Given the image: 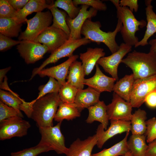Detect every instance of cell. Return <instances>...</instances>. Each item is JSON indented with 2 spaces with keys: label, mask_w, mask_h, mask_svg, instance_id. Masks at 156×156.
<instances>
[{
  "label": "cell",
  "mask_w": 156,
  "mask_h": 156,
  "mask_svg": "<svg viewBox=\"0 0 156 156\" xmlns=\"http://www.w3.org/2000/svg\"><path fill=\"white\" fill-rule=\"evenodd\" d=\"M105 55L103 49L98 47L88 48L86 52L80 54L79 58L85 75H88L91 73L98 60Z\"/></svg>",
  "instance_id": "21"
},
{
  "label": "cell",
  "mask_w": 156,
  "mask_h": 156,
  "mask_svg": "<svg viewBox=\"0 0 156 156\" xmlns=\"http://www.w3.org/2000/svg\"><path fill=\"white\" fill-rule=\"evenodd\" d=\"M110 1L116 8L117 18L121 21L122 26L120 32L124 43L128 45L135 46L139 41L135 34L139 30V27L142 28L146 26V22L144 20H137L133 12L127 7H120L119 0Z\"/></svg>",
  "instance_id": "4"
},
{
  "label": "cell",
  "mask_w": 156,
  "mask_h": 156,
  "mask_svg": "<svg viewBox=\"0 0 156 156\" xmlns=\"http://www.w3.org/2000/svg\"><path fill=\"white\" fill-rule=\"evenodd\" d=\"M80 112L75 103L62 102L59 105L54 118L55 121L62 122L64 120H72L80 116Z\"/></svg>",
  "instance_id": "27"
},
{
  "label": "cell",
  "mask_w": 156,
  "mask_h": 156,
  "mask_svg": "<svg viewBox=\"0 0 156 156\" xmlns=\"http://www.w3.org/2000/svg\"><path fill=\"white\" fill-rule=\"evenodd\" d=\"M148 44L151 46L150 51L156 53V38L150 40Z\"/></svg>",
  "instance_id": "47"
},
{
  "label": "cell",
  "mask_w": 156,
  "mask_h": 156,
  "mask_svg": "<svg viewBox=\"0 0 156 156\" xmlns=\"http://www.w3.org/2000/svg\"><path fill=\"white\" fill-rule=\"evenodd\" d=\"M78 89L66 82L60 88L58 94L62 101L67 103H73L74 101Z\"/></svg>",
  "instance_id": "34"
},
{
  "label": "cell",
  "mask_w": 156,
  "mask_h": 156,
  "mask_svg": "<svg viewBox=\"0 0 156 156\" xmlns=\"http://www.w3.org/2000/svg\"><path fill=\"white\" fill-rule=\"evenodd\" d=\"M73 2L77 7L79 5H86L91 6L98 11H105L107 8L105 3L99 0H74Z\"/></svg>",
  "instance_id": "38"
},
{
  "label": "cell",
  "mask_w": 156,
  "mask_h": 156,
  "mask_svg": "<svg viewBox=\"0 0 156 156\" xmlns=\"http://www.w3.org/2000/svg\"><path fill=\"white\" fill-rule=\"evenodd\" d=\"M122 26L121 19L118 18L117 23L114 30L112 31L105 32L102 31L99 21H93L91 18L87 19L83 24L81 34L84 38L99 44H104L109 48L112 54L116 52L119 48L116 41V37L120 32Z\"/></svg>",
  "instance_id": "3"
},
{
  "label": "cell",
  "mask_w": 156,
  "mask_h": 156,
  "mask_svg": "<svg viewBox=\"0 0 156 156\" xmlns=\"http://www.w3.org/2000/svg\"><path fill=\"white\" fill-rule=\"evenodd\" d=\"M11 67L2 69L0 70V84L2 83V81L4 78L6 76L5 75L7 72L11 69Z\"/></svg>",
  "instance_id": "46"
},
{
  "label": "cell",
  "mask_w": 156,
  "mask_h": 156,
  "mask_svg": "<svg viewBox=\"0 0 156 156\" xmlns=\"http://www.w3.org/2000/svg\"><path fill=\"white\" fill-rule=\"evenodd\" d=\"M16 12L8 0H0V18H14Z\"/></svg>",
  "instance_id": "37"
},
{
  "label": "cell",
  "mask_w": 156,
  "mask_h": 156,
  "mask_svg": "<svg viewBox=\"0 0 156 156\" xmlns=\"http://www.w3.org/2000/svg\"><path fill=\"white\" fill-rule=\"evenodd\" d=\"M62 85L54 78L49 77L48 82L45 84L40 86L38 89V95L34 99L36 100L46 95L51 93L58 92Z\"/></svg>",
  "instance_id": "36"
},
{
  "label": "cell",
  "mask_w": 156,
  "mask_h": 156,
  "mask_svg": "<svg viewBox=\"0 0 156 156\" xmlns=\"http://www.w3.org/2000/svg\"><path fill=\"white\" fill-rule=\"evenodd\" d=\"M17 49L27 64L34 63L43 58L49 49L45 45L34 41L23 40L17 45Z\"/></svg>",
  "instance_id": "11"
},
{
  "label": "cell",
  "mask_w": 156,
  "mask_h": 156,
  "mask_svg": "<svg viewBox=\"0 0 156 156\" xmlns=\"http://www.w3.org/2000/svg\"><path fill=\"white\" fill-rule=\"evenodd\" d=\"M85 75L82 63L77 60L70 65L67 76V82L78 90L82 89L84 86Z\"/></svg>",
  "instance_id": "24"
},
{
  "label": "cell",
  "mask_w": 156,
  "mask_h": 156,
  "mask_svg": "<svg viewBox=\"0 0 156 156\" xmlns=\"http://www.w3.org/2000/svg\"><path fill=\"white\" fill-rule=\"evenodd\" d=\"M16 116H19V115L15 109L0 101V122L5 119Z\"/></svg>",
  "instance_id": "40"
},
{
  "label": "cell",
  "mask_w": 156,
  "mask_h": 156,
  "mask_svg": "<svg viewBox=\"0 0 156 156\" xmlns=\"http://www.w3.org/2000/svg\"><path fill=\"white\" fill-rule=\"evenodd\" d=\"M147 127L145 135L146 141L148 143L156 139V118H152L146 121Z\"/></svg>",
  "instance_id": "39"
},
{
  "label": "cell",
  "mask_w": 156,
  "mask_h": 156,
  "mask_svg": "<svg viewBox=\"0 0 156 156\" xmlns=\"http://www.w3.org/2000/svg\"><path fill=\"white\" fill-rule=\"evenodd\" d=\"M145 102L150 107H156V92H153L148 94L145 98Z\"/></svg>",
  "instance_id": "44"
},
{
  "label": "cell",
  "mask_w": 156,
  "mask_h": 156,
  "mask_svg": "<svg viewBox=\"0 0 156 156\" xmlns=\"http://www.w3.org/2000/svg\"><path fill=\"white\" fill-rule=\"evenodd\" d=\"M21 40H16L0 34V51H5L16 45L20 44Z\"/></svg>",
  "instance_id": "41"
},
{
  "label": "cell",
  "mask_w": 156,
  "mask_h": 156,
  "mask_svg": "<svg viewBox=\"0 0 156 156\" xmlns=\"http://www.w3.org/2000/svg\"><path fill=\"white\" fill-rule=\"evenodd\" d=\"M100 93L88 87L85 89L78 90L74 103L81 112L84 108L97 103L100 101Z\"/></svg>",
  "instance_id": "19"
},
{
  "label": "cell",
  "mask_w": 156,
  "mask_h": 156,
  "mask_svg": "<svg viewBox=\"0 0 156 156\" xmlns=\"http://www.w3.org/2000/svg\"><path fill=\"white\" fill-rule=\"evenodd\" d=\"M119 4L121 7H127L132 12H136L138 9L139 5L137 0H121Z\"/></svg>",
  "instance_id": "42"
},
{
  "label": "cell",
  "mask_w": 156,
  "mask_h": 156,
  "mask_svg": "<svg viewBox=\"0 0 156 156\" xmlns=\"http://www.w3.org/2000/svg\"><path fill=\"white\" fill-rule=\"evenodd\" d=\"M69 36L62 30L50 26L34 41L46 46L51 53L64 44Z\"/></svg>",
  "instance_id": "13"
},
{
  "label": "cell",
  "mask_w": 156,
  "mask_h": 156,
  "mask_svg": "<svg viewBox=\"0 0 156 156\" xmlns=\"http://www.w3.org/2000/svg\"><path fill=\"white\" fill-rule=\"evenodd\" d=\"M89 7L86 5H82L77 15L74 18H70L68 16L66 18V22L70 31L69 39L77 40L82 38L81 31L82 27L85 21L88 19L91 18L95 16L98 11L96 9Z\"/></svg>",
  "instance_id": "15"
},
{
  "label": "cell",
  "mask_w": 156,
  "mask_h": 156,
  "mask_svg": "<svg viewBox=\"0 0 156 156\" xmlns=\"http://www.w3.org/2000/svg\"><path fill=\"white\" fill-rule=\"evenodd\" d=\"M58 92L48 94L30 102L33 105L31 118L39 128L53 126V120L62 102Z\"/></svg>",
  "instance_id": "1"
},
{
  "label": "cell",
  "mask_w": 156,
  "mask_h": 156,
  "mask_svg": "<svg viewBox=\"0 0 156 156\" xmlns=\"http://www.w3.org/2000/svg\"><path fill=\"white\" fill-rule=\"evenodd\" d=\"M134 81L133 73L126 75L114 84L113 91L125 100L130 102Z\"/></svg>",
  "instance_id": "25"
},
{
  "label": "cell",
  "mask_w": 156,
  "mask_h": 156,
  "mask_svg": "<svg viewBox=\"0 0 156 156\" xmlns=\"http://www.w3.org/2000/svg\"><path fill=\"white\" fill-rule=\"evenodd\" d=\"M53 149L47 144L40 141L36 146L11 153V156H37Z\"/></svg>",
  "instance_id": "33"
},
{
  "label": "cell",
  "mask_w": 156,
  "mask_h": 156,
  "mask_svg": "<svg viewBox=\"0 0 156 156\" xmlns=\"http://www.w3.org/2000/svg\"><path fill=\"white\" fill-rule=\"evenodd\" d=\"M146 113L140 109L132 114L130 120L131 130L132 134L144 135L147 129L146 121Z\"/></svg>",
  "instance_id": "28"
},
{
  "label": "cell",
  "mask_w": 156,
  "mask_h": 156,
  "mask_svg": "<svg viewBox=\"0 0 156 156\" xmlns=\"http://www.w3.org/2000/svg\"><path fill=\"white\" fill-rule=\"evenodd\" d=\"M96 72L92 77L85 79L84 85L101 93L104 92H111L113 90L115 79L109 77L103 74L101 70L99 65H96Z\"/></svg>",
  "instance_id": "16"
},
{
  "label": "cell",
  "mask_w": 156,
  "mask_h": 156,
  "mask_svg": "<svg viewBox=\"0 0 156 156\" xmlns=\"http://www.w3.org/2000/svg\"><path fill=\"white\" fill-rule=\"evenodd\" d=\"M87 108L89 114L86 122L92 123L94 121H99L104 129L107 130L109 120L107 113V105L104 102L99 101L95 105Z\"/></svg>",
  "instance_id": "23"
},
{
  "label": "cell",
  "mask_w": 156,
  "mask_h": 156,
  "mask_svg": "<svg viewBox=\"0 0 156 156\" xmlns=\"http://www.w3.org/2000/svg\"><path fill=\"white\" fill-rule=\"evenodd\" d=\"M54 5L65 10L71 19L75 18L78 14L81 8L75 6L72 0H57L54 2Z\"/></svg>",
  "instance_id": "35"
},
{
  "label": "cell",
  "mask_w": 156,
  "mask_h": 156,
  "mask_svg": "<svg viewBox=\"0 0 156 156\" xmlns=\"http://www.w3.org/2000/svg\"><path fill=\"white\" fill-rule=\"evenodd\" d=\"M79 55H73L68 57L66 61L57 66L46 69H43L38 72L37 74L41 77L47 76L56 80L62 85L66 82L69 67L71 64L77 60Z\"/></svg>",
  "instance_id": "17"
},
{
  "label": "cell",
  "mask_w": 156,
  "mask_h": 156,
  "mask_svg": "<svg viewBox=\"0 0 156 156\" xmlns=\"http://www.w3.org/2000/svg\"><path fill=\"white\" fill-rule=\"evenodd\" d=\"M22 26L13 18H0V34L8 37H18Z\"/></svg>",
  "instance_id": "30"
},
{
  "label": "cell",
  "mask_w": 156,
  "mask_h": 156,
  "mask_svg": "<svg viewBox=\"0 0 156 156\" xmlns=\"http://www.w3.org/2000/svg\"><path fill=\"white\" fill-rule=\"evenodd\" d=\"M146 141L144 134H132L127 144L133 156H146L148 147Z\"/></svg>",
  "instance_id": "26"
},
{
  "label": "cell",
  "mask_w": 156,
  "mask_h": 156,
  "mask_svg": "<svg viewBox=\"0 0 156 156\" xmlns=\"http://www.w3.org/2000/svg\"><path fill=\"white\" fill-rule=\"evenodd\" d=\"M121 63L131 69L135 80L156 75V53L153 51L146 53L134 50Z\"/></svg>",
  "instance_id": "2"
},
{
  "label": "cell",
  "mask_w": 156,
  "mask_h": 156,
  "mask_svg": "<svg viewBox=\"0 0 156 156\" xmlns=\"http://www.w3.org/2000/svg\"><path fill=\"white\" fill-rule=\"evenodd\" d=\"M91 42L90 40L84 37L77 40L69 39L64 44L51 53L49 57L40 66L33 69L30 80H31L47 65L55 63L62 58L72 56L76 49L81 46L86 45Z\"/></svg>",
  "instance_id": "6"
},
{
  "label": "cell",
  "mask_w": 156,
  "mask_h": 156,
  "mask_svg": "<svg viewBox=\"0 0 156 156\" xmlns=\"http://www.w3.org/2000/svg\"><path fill=\"white\" fill-rule=\"evenodd\" d=\"M62 122L54 126L39 128L41 136L40 141L45 143L58 154H66L68 148L65 145V138L60 130Z\"/></svg>",
  "instance_id": "8"
},
{
  "label": "cell",
  "mask_w": 156,
  "mask_h": 156,
  "mask_svg": "<svg viewBox=\"0 0 156 156\" xmlns=\"http://www.w3.org/2000/svg\"><path fill=\"white\" fill-rule=\"evenodd\" d=\"M48 4L45 0H29L22 9L16 11L14 18L19 24L26 22L27 17L34 12H42L46 8L49 9L53 3Z\"/></svg>",
  "instance_id": "20"
},
{
  "label": "cell",
  "mask_w": 156,
  "mask_h": 156,
  "mask_svg": "<svg viewBox=\"0 0 156 156\" xmlns=\"http://www.w3.org/2000/svg\"><path fill=\"white\" fill-rule=\"evenodd\" d=\"M155 91L156 92V75L135 80L129 103L133 107L139 108L145 102L147 96Z\"/></svg>",
  "instance_id": "9"
},
{
  "label": "cell",
  "mask_w": 156,
  "mask_h": 156,
  "mask_svg": "<svg viewBox=\"0 0 156 156\" xmlns=\"http://www.w3.org/2000/svg\"><path fill=\"white\" fill-rule=\"evenodd\" d=\"M129 133V131L126 132L125 138L120 141L109 148L92 154V156H125L129 151L127 144Z\"/></svg>",
  "instance_id": "29"
},
{
  "label": "cell",
  "mask_w": 156,
  "mask_h": 156,
  "mask_svg": "<svg viewBox=\"0 0 156 156\" xmlns=\"http://www.w3.org/2000/svg\"><path fill=\"white\" fill-rule=\"evenodd\" d=\"M0 123V140H1L25 136L31 127L29 122L19 116L5 119Z\"/></svg>",
  "instance_id": "7"
},
{
  "label": "cell",
  "mask_w": 156,
  "mask_h": 156,
  "mask_svg": "<svg viewBox=\"0 0 156 156\" xmlns=\"http://www.w3.org/2000/svg\"><path fill=\"white\" fill-rule=\"evenodd\" d=\"M125 156H133V155L129 151L125 155Z\"/></svg>",
  "instance_id": "48"
},
{
  "label": "cell",
  "mask_w": 156,
  "mask_h": 156,
  "mask_svg": "<svg viewBox=\"0 0 156 156\" xmlns=\"http://www.w3.org/2000/svg\"><path fill=\"white\" fill-rule=\"evenodd\" d=\"M152 1H145L146 5L145 13L147 21L146 29L143 37L135 46V48L148 44V41L149 39L156 33V14L154 12L153 6L151 4Z\"/></svg>",
  "instance_id": "22"
},
{
  "label": "cell",
  "mask_w": 156,
  "mask_h": 156,
  "mask_svg": "<svg viewBox=\"0 0 156 156\" xmlns=\"http://www.w3.org/2000/svg\"><path fill=\"white\" fill-rule=\"evenodd\" d=\"M146 156H156V139L148 143Z\"/></svg>",
  "instance_id": "45"
},
{
  "label": "cell",
  "mask_w": 156,
  "mask_h": 156,
  "mask_svg": "<svg viewBox=\"0 0 156 156\" xmlns=\"http://www.w3.org/2000/svg\"><path fill=\"white\" fill-rule=\"evenodd\" d=\"M0 98L1 101L6 105L15 109L17 112L19 116L22 118L23 116L20 109V107L23 99L14 92H7L1 89L0 90Z\"/></svg>",
  "instance_id": "32"
},
{
  "label": "cell",
  "mask_w": 156,
  "mask_h": 156,
  "mask_svg": "<svg viewBox=\"0 0 156 156\" xmlns=\"http://www.w3.org/2000/svg\"><path fill=\"white\" fill-rule=\"evenodd\" d=\"M132 48V46L122 43L116 52L109 56L101 58L97 64L101 66L105 72L110 75L112 77L118 80V66L124 57L131 51Z\"/></svg>",
  "instance_id": "12"
},
{
  "label": "cell",
  "mask_w": 156,
  "mask_h": 156,
  "mask_svg": "<svg viewBox=\"0 0 156 156\" xmlns=\"http://www.w3.org/2000/svg\"><path fill=\"white\" fill-rule=\"evenodd\" d=\"M53 17L50 10L37 12L32 18L26 21L27 24L25 30L18 37L19 40L34 41L38 36L50 26Z\"/></svg>",
  "instance_id": "5"
},
{
  "label": "cell",
  "mask_w": 156,
  "mask_h": 156,
  "mask_svg": "<svg viewBox=\"0 0 156 156\" xmlns=\"http://www.w3.org/2000/svg\"><path fill=\"white\" fill-rule=\"evenodd\" d=\"M132 107L129 102L126 101L114 92L112 102L107 105V113L109 120L130 121Z\"/></svg>",
  "instance_id": "14"
},
{
  "label": "cell",
  "mask_w": 156,
  "mask_h": 156,
  "mask_svg": "<svg viewBox=\"0 0 156 156\" xmlns=\"http://www.w3.org/2000/svg\"><path fill=\"white\" fill-rule=\"evenodd\" d=\"M104 130L101 124L98 126L96 133L93 135L84 140L77 138L68 148L65 154L66 156H92V150L97 145Z\"/></svg>",
  "instance_id": "10"
},
{
  "label": "cell",
  "mask_w": 156,
  "mask_h": 156,
  "mask_svg": "<svg viewBox=\"0 0 156 156\" xmlns=\"http://www.w3.org/2000/svg\"><path fill=\"white\" fill-rule=\"evenodd\" d=\"M54 3L53 2L49 9L53 17V23L51 26L62 30L69 36L70 31L66 22L68 15L66 12L59 10L55 6Z\"/></svg>",
  "instance_id": "31"
},
{
  "label": "cell",
  "mask_w": 156,
  "mask_h": 156,
  "mask_svg": "<svg viewBox=\"0 0 156 156\" xmlns=\"http://www.w3.org/2000/svg\"><path fill=\"white\" fill-rule=\"evenodd\" d=\"M131 127L130 121L110 120V126L105 131H103L96 145L98 147L101 148L108 140L117 134L130 131Z\"/></svg>",
  "instance_id": "18"
},
{
  "label": "cell",
  "mask_w": 156,
  "mask_h": 156,
  "mask_svg": "<svg viewBox=\"0 0 156 156\" xmlns=\"http://www.w3.org/2000/svg\"><path fill=\"white\" fill-rule=\"evenodd\" d=\"M8 1L16 11H19L23 8L29 0H8Z\"/></svg>",
  "instance_id": "43"
}]
</instances>
